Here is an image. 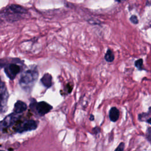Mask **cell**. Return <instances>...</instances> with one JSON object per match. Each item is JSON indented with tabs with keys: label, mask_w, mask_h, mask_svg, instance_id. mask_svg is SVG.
I'll list each match as a JSON object with an SVG mask.
<instances>
[{
	"label": "cell",
	"mask_w": 151,
	"mask_h": 151,
	"mask_svg": "<svg viewBox=\"0 0 151 151\" xmlns=\"http://www.w3.org/2000/svg\"><path fill=\"white\" fill-rule=\"evenodd\" d=\"M27 109L26 103L21 100H18L14 104V112L17 114H21Z\"/></svg>",
	"instance_id": "obj_8"
},
{
	"label": "cell",
	"mask_w": 151,
	"mask_h": 151,
	"mask_svg": "<svg viewBox=\"0 0 151 151\" xmlns=\"http://www.w3.org/2000/svg\"><path fill=\"white\" fill-rule=\"evenodd\" d=\"M134 65L135 66L140 70H143V60L142 58L140 59H139L137 60H136L135 61V63H134Z\"/></svg>",
	"instance_id": "obj_12"
},
{
	"label": "cell",
	"mask_w": 151,
	"mask_h": 151,
	"mask_svg": "<svg viewBox=\"0 0 151 151\" xmlns=\"http://www.w3.org/2000/svg\"><path fill=\"white\" fill-rule=\"evenodd\" d=\"M120 112L118 109L116 107H112L109 112L110 120L113 122H116L119 118Z\"/></svg>",
	"instance_id": "obj_9"
},
{
	"label": "cell",
	"mask_w": 151,
	"mask_h": 151,
	"mask_svg": "<svg viewBox=\"0 0 151 151\" xmlns=\"http://www.w3.org/2000/svg\"><path fill=\"white\" fill-rule=\"evenodd\" d=\"M29 107L31 110L40 116H42L50 112L52 109V106L45 101L37 102L34 99H32Z\"/></svg>",
	"instance_id": "obj_4"
},
{
	"label": "cell",
	"mask_w": 151,
	"mask_h": 151,
	"mask_svg": "<svg viewBox=\"0 0 151 151\" xmlns=\"http://www.w3.org/2000/svg\"><path fill=\"white\" fill-rule=\"evenodd\" d=\"M93 131L95 134H97L100 132V128H99L98 127H96L93 129Z\"/></svg>",
	"instance_id": "obj_16"
},
{
	"label": "cell",
	"mask_w": 151,
	"mask_h": 151,
	"mask_svg": "<svg viewBox=\"0 0 151 151\" xmlns=\"http://www.w3.org/2000/svg\"><path fill=\"white\" fill-rule=\"evenodd\" d=\"M146 136L147 139L151 142V127H149L147 129V133H146Z\"/></svg>",
	"instance_id": "obj_15"
},
{
	"label": "cell",
	"mask_w": 151,
	"mask_h": 151,
	"mask_svg": "<svg viewBox=\"0 0 151 151\" xmlns=\"http://www.w3.org/2000/svg\"><path fill=\"white\" fill-rule=\"evenodd\" d=\"M124 143L123 142H121L119 146L116 148L114 151H124Z\"/></svg>",
	"instance_id": "obj_13"
},
{
	"label": "cell",
	"mask_w": 151,
	"mask_h": 151,
	"mask_svg": "<svg viewBox=\"0 0 151 151\" xmlns=\"http://www.w3.org/2000/svg\"><path fill=\"white\" fill-rule=\"evenodd\" d=\"M104 59L109 63H111L114 60V55L110 49H107L106 53L104 55Z\"/></svg>",
	"instance_id": "obj_11"
},
{
	"label": "cell",
	"mask_w": 151,
	"mask_h": 151,
	"mask_svg": "<svg viewBox=\"0 0 151 151\" xmlns=\"http://www.w3.org/2000/svg\"><path fill=\"white\" fill-rule=\"evenodd\" d=\"M0 104H1V112L2 113L5 112L7 110V103L9 97V94L4 82H1V88H0Z\"/></svg>",
	"instance_id": "obj_6"
},
{
	"label": "cell",
	"mask_w": 151,
	"mask_h": 151,
	"mask_svg": "<svg viewBox=\"0 0 151 151\" xmlns=\"http://www.w3.org/2000/svg\"><path fill=\"white\" fill-rule=\"evenodd\" d=\"M38 77V72L35 68H31L24 71L19 80V84L25 91L28 92L31 90Z\"/></svg>",
	"instance_id": "obj_1"
},
{
	"label": "cell",
	"mask_w": 151,
	"mask_h": 151,
	"mask_svg": "<svg viewBox=\"0 0 151 151\" xmlns=\"http://www.w3.org/2000/svg\"><path fill=\"white\" fill-rule=\"evenodd\" d=\"M1 151H5V150H1Z\"/></svg>",
	"instance_id": "obj_19"
},
{
	"label": "cell",
	"mask_w": 151,
	"mask_h": 151,
	"mask_svg": "<svg viewBox=\"0 0 151 151\" xmlns=\"http://www.w3.org/2000/svg\"><path fill=\"white\" fill-rule=\"evenodd\" d=\"M3 67H4V72L5 74L12 80H14L17 75L23 69L22 62L19 59H17V58H13V61L6 63Z\"/></svg>",
	"instance_id": "obj_3"
},
{
	"label": "cell",
	"mask_w": 151,
	"mask_h": 151,
	"mask_svg": "<svg viewBox=\"0 0 151 151\" xmlns=\"http://www.w3.org/2000/svg\"><path fill=\"white\" fill-rule=\"evenodd\" d=\"M41 83L46 88H50L52 86V76L49 73H45L41 78Z\"/></svg>",
	"instance_id": "obj_10"
},
{
	"label": "cell",
	"mask_w": 151,
	"mask_h": 151,
	"mask_svg": "<svg viewBox=\"0 0 151 151\" xmlns=\"http://www.w3.org/2000/svg\"><path fill=\"white\" fill-rule=\"evenodd\" d=\"M4 16L8 22H15L22 18V15L27 14V10L21 5L12 4L4 10Z\"/></svg>",
	"instance_id": "obj_2"
},
{
	"label": "cell",
	"mask_w": 151,
	"mask_h": 151,
	"mask_svg": "<svg viewBox=\"0 0 151 151\" xmlns=\"http://www.w3.org/2000/svg\"><path fill=\"white\" fill-rule=\"evenodd\" d=\"M37 128V123L36 121L29 119L18 124L15 129V131L17 133H23L28 131H31Z\"/></svg>",
	"instance_id": "obj_5"
},
{
	"label": "cell",
	"mask_w": 151,
	"mask_h": 151,
	"mask_svg": "<svg viewBox=\"0 0 151 151\" xmlns=\"http://www.w3.org/2000/svg\"><path fill=\"white\" fill-rule=\"evenodd\" d=\"M19 114H17L14 112L11 113L6 116L1 122V130L5 129L13 125L15 122H17L19 119Z\"/></svg>",
	"instance_id": "obj_7"
},
{
	"label": "cell",
	"mask_w": 151,
	"mask_h": 151,
	"mask_svg": "<svg viewBox=\"0 0 151 151\" xmlns=\"http://www.w3.org/2000/svg\"><path fill=\"white\" fill-rule=\"evenodd\" d=\"M146 122H147L148 123H149V124H151V117H150V119H147V120H146Z\"/></svg>",
	"instance_id": "obj_18"
},
{
	"label": "cell",
	"mask_w": 151,
	"mask_h": 151,
	"mask_svg": "<svg viewBox=\"0 0 151 151\" xmlns=\"http://www.w3.org/2000/svg\"><path fill=\"white\" fill-rule=\"evenodd\" d=\"M130 21L134 24H137L139 22L137 17L136 15H132L130 18Z\"/></svg>",
	"instance_id": "obj_14"
},
{
	"label": "cell",
	"mask_w": 151,
	"mask_h": 151,
	"mask_svg": "<svg viewBox=\"0 0 151 151\" xmlns=\"http://www.w3.org/2000/svg\"><path fill=\"white\" fill-rule=\"evenodd\" d=\"M89 119H90V120H91V121L94 120V116H93V114H90Z\"/></svg>",
	"instance_id": "obj_17"
}]
</instances>
